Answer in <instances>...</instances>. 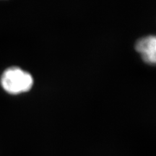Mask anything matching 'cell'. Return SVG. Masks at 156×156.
<instances>
[{
  "instance_id": "obj_2",
  "label": "cell",
  "mask_w": 156,
  "mask_h": 156,
  "mask_svg": "<svg viewBox=\"0 0 156 156\" xmlns=\"http://www.w3.org/2000/svg\"><path fill=\"white\" fill-rule=\"evenodd\" d=\"M135 48L145 62L156 64V35H149L137 41Z\"/></svg>"
},
{
  "instance_id": "obj_1",
  "label": "cell",
  "mask_w": 156,
  "mask_h": 156,
  "mask_svg": "<svg viewBox=\"0 0 156 156\" xmlns=\"http://www.w3.org/2000/svg\"><path fill=\"white\" fill-rule=\"evenodd\" d=\"M1 83L7 92L18 94L28 91L34 85V79L28 72L19 67H12L4 72Z\"/></svg>"
}]
</instances>
